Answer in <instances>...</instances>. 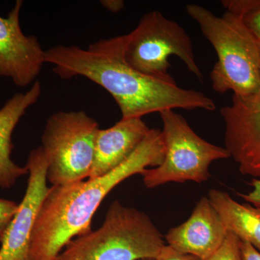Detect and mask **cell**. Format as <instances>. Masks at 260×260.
<instances>
[{
  "mask_svg": "<svg viewBox=\"0 0 260 260\" xmlns=\"http://www.w3.org/2000/svg\"><path fill=\"white\" fill-rule=\"evenodd\" d=\"M125 37L100 39L87 49L57 45L46 51V63L61 79L88 78L110 93L120 109L121 119L142 118L174 109L213 112V99L193 89L181 88L152 78L130 66L124 56Z\"/></svg>",
  "mask_w": 260,
  "mask_h": 260,
  "instance_id": "obj_1",
  "label": "cell"
},
{
  "mask_svg": "<svg viewBox=\"0 0 260 260\" xmlns=\"http://www.w3.org/2000/svg\"><path fill=\"white\" fill-rule=\"evenodd\" d=\"M161 130L150 129L125 161L95 179L49 187L30 239V260H55L75 238L91 232L94 214L118 184L149 167L160 166L165 156Z\"/></svg>",
  "mask_w": 260,
  "mask_h": 260,
  "instance_id": "obj_2",
  "label": "cell"
},
{
  "mask_svg": "<svg viewBox=\"0 0 260 260\" xmlns=\"http://www.w3.org/2000/svg\"><path fill=\"white\" fill-rule=\"evenodd\" d=\"M186 11L213 46L218 60L210 73L212 88L219 93L249 96L260 92V43L237 15L217 16L196 4Z\"/></svg>",
  "mask_w": 260,
  "mask_h": 260,
  "instance_id": "obj_3",
  "label": "cell"
},
{
  "mask_svg": "<svg viewBox=\"0 0 260 260\" xmlns=\"http://www.w3.org/2000/svg\"><path fill=\"white\" fill-rule=\"evenodd\" d=\"M165 246L147 214L115 200L102 226L70 241L55 260L156 259Z\"/></svg>",
  "mask_w": 260,
  "mask_h": 260,
  "instance_id": "obj_4",
  "label": "cell"
},
{
  "mask_svg": "<svg viewBox=\"0 0 260 260\" xmlns=\"http://www.w3.org/2000/svg\"><path fill=\"white\" fill-rule=\"evenodd\" d=\"M125 37L124 56L135 70L152 78L176 83L169 73V57H179L200 81L204 80L195 59L192 40L177 22L153 10L142 17Z\"/></svg>",
  "mask_w": 260,
  "mask_h": 260,
  "instance_id": "obj_5",
  "label": "cell"
},
{
  "mask_svg": "<svg viewBox=\"0 0 260 260\" xmlns=\"http://www.w3.org/2000/svg\"><path fill=\"white\" fill-rule=\"evenodd\" d=\"M165 156L160 166L145 169L140 175L148 189L170 182L194 181L201 184L210 177L215 160L231 158L225 147L212 144L200 137L185 118L174 110L159 113Z\"/></svg>",
  "mask_w": 260,
  "mask_h": 260,
  "instance_id": "obj_6",
  "label": "cell"
},
{
  "mask_svg": "<svg viewBox=\"0 0 260 260\" xmlns=\"http://www.w3.org/2000/svg\"><path fill=\"white\" fill-rule=\"evenodd\" d=\"M99 123L84 111L58 112L48 119L42 148L48 164L47 180L64 185L89 178Z\"/></svg>",
  "mask_w": 260,
  "mask_h": 260,
  "instance_id": "obj_7",
  "label": "cell"
},
{
  "mask_svg": "<svg viewBox=\"0 0 260 260\" xmlns=\"http://www.w3.org/2000/svg\"><path fill=\"white\" fill-rule=\"evenodd\" d=\"M225 123V148L239 172L260 179V92L233 95L231 105L220 109Z\"/></svg>",
  "mask_w": 260,
  "mask_h": 260,
  "instance_id": "obj_8",
  "label": "cell"
},
{
  "mask_svg": "<svg viewBox=\"0 0 260 260\" xmlns=\"http://www.w3.org/2000/svg\"><path fill=\"white\" fill-rule=\"evenodd\" d=\"M26 191L12 220L0 248V260H30V239L38 213L47 194L48 164L42 147L28 155Z\"/></svg>",
  "mask_w": 260,
  "mask_h": 260,
  "instance_id": "obj_9",
  "label": "cell"
},
{
  "mask_svg": "<svg viewBox=\"0 0 260 260\" xmlns=\"http://www.w3.org/2000/svg\"><path fill=\"white\" fill-rule=\"evenodd\" d=\"M18 0L6 18L0 16V78H8L24 88L36 81L46 63V51L37 37L23 34Z\"/></svg>",
  "mask_w": 260,
  "mask_h": 260,
  "instance_id": "obj_10",
  "label": "cell"
},
{
  "mask_svg": "<svg viewBox=\"0 0 260 260\" xmlns=\"http://www.w3.org/2000/svg\"><path fill=\"white\" fill-rule=\"evenodd\" d=\"M228 230L208 198H201L190 217L172 228L165 236L169 247L203 260L210 259L220 249Z\"/></svg>",
  "mask_w": 260,
  "mask_h": 260,
  "instance_id": "obj_11",
  "label": "cell"
},
{
  "mask_svg": "<svg viewBox=\"0 0 260 260\" xmlns=\"http://www.w3.org/2000/svg\"><path fill=\"white\" fill-rule=\"evenodd\" d=\"M150 129L142 118L121 119L112 127L99 129L88 179L106 175L125 161L143 143Z\"/></svg>",
  "mask_w": 260,
  "mask_h": 260,
  "instance_id": "obj_12",
  "label": "cell"
},
{
  "mask_svg": "<svg viewBox=\"0 0 260 260\" xmlns=\"http://www.w3.org/2000/svg\"><path fill=\"white\" fill-rule=\"evenodd\" d=\"M42 92V84L36 80L28 91L15 94L0 109V187L3 189H10L19 178L28 174L26 167L12 160V135L26 111L40 99Z\"/></svg>",
  "mask_w": 260,
  "mask_h": 260,
  "instance_id": "obj_13",
  "label": "cell"
},
{
  "mask_svg": "<svg viewBox=\"0 0 260 260\" xmlns=\"http://www.w3.org/2000/svg\"><path fill=\"white\" fill-rule=\"evenodd\" d=\"M208 199L223 220L228 232L260 252V210L241 204L225 191L210 189Z\"/></svg>",
  "mask_w": 260,
  "mask_h": 260,
  "instance_id": "obj_14",
  "label": "cell"
},
{
  "mask_svg": "<svg viewBox=\"0 0 260 260\" xmlns=\"http://www.w3.org/2000/svg\"><path fill=\"white\" fill-rule=\"evenodd\" d=\"M220 4L239 17L260 43V0H222Z\"/></svg>",
  "mask_w": 260,
  "mask_h": 260,
  "instance_id": "obj_15",
  "label": "cell"
},
{
  "mask_svg": "<svg viewBox=\"0 0 260 260\" xmlns=\"http://www.w3.org/2000/svg\"><path fill=\"white\" fill-rule=\"evenodd\" d=\"M241 241L234 234L228 233L226 239L220 249L208 260H242Z\"/></svg>",
  "mask_w": 260,
  "mask_h": 260,
  "instance_id": "obj_16",
  "label": "cell"
},
{
  "mask_svg": "<svg viewBox=\"0 0 260 260\" xmlns=\"http://www.w3.org/2000/svg\"><path fill=\"white\" fill-rule=\"evenodd\" d=\"M19 204L12 200L0 199V243L18 209Z\"/></svg>",
  "mask_w": 260,
  "mask_h": 260,
  "instance_id": "obj_17",
  "label": "cell"
},
{
  "mask_svg": "<svg viewBox=\"0 0 260 260\" xmlns=\"http://www.w3.org/2000/svg\"><path fill=\"white\" fill-rule=\"evenodd\" d=\"M249 185L252 189L246 194H239L248 204L260 210V179H251Z\"/></svg>",
  "mask_w": 260,
  "mask_h": 260,
  "instance_id": "obj_18",
  "label": "cell"
},
{
  "mask_svg": "<svg viewBox=\"0 0 260 260\" xmlns=\"http://www.w3.org/2000/svg\"><path fill=\"white\" fill-rule=\"evenodd\" d=\"M156 260H203L191 254H183L166 245Z\"/></svg>",
  "mask_w": 260,
  "mask_h": 260,
  "instance_id": "obj_19",
  "label": "cell"
},
{
  "mask_svg": "<svg viewBox=\"0 0 260 260\" xmlns=\"http://www.w3.org/2000/svg\"><path fill=\"white\" fill-rule=\"evenodd\" d=\"M240 253L242 260H260V252L247 242H241Z\"/></svg>",
  "mask_w": 260,
  "mask_h": 260,
  "instance_id": "obj_20",
  "label": "cell"
},
{
  "mask_svg": "<svg viewBox=\"0 0 260 260\" xmlns=\"http://www.w3.org/2000/svg\"><path fill=\"white\" fill-rule=\"evenodd\" d=\"M101 5L113 13H119L124 8V2L123 0H102Z\"/></svg>",
  "mask_w": 260,
  "mask_h": 260,
  "instance_id": "obj_21",
  "label": "cell"
},
{
  "mask_svg": "<svg viewBox=\"0 0 260 260\" xmlns=\"http://www.w3.org/2000/svg\"><path fill=\"white\" fill-rule=\"evenodd\" d=\"M142 260H156L154 259H142Z\"/></svg>",
  "mask_w": 260,
  "mask_h": 260,
  "instance_id": "obj_22",
  "label": "cell"
}]
</instances>
